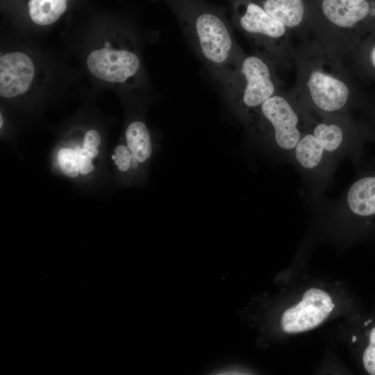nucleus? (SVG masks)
<instances>
[{"label": "nucleus", "mask_w": 375, "mask_h": 375, "mask_svg": "<svg viewBox=\"0 0 375 375\" xmlns=\"http://www.w3.org/2000/svg\"><path fill=\"white\" fill-rule=\"evenodd\" d=\"M38 67L33 58L21 51H8L0 56V96L14 99L28 94L35 83Z\"/></svg>", "instance_id": "nucleus-10"}, {"label": "nucleus", "mask_w": 375, "mask_h": 375, "mask_svg": "<svg viewBox=\"0 0 375 375\" xmlns=\"http://www.w3.org/2000/svg\"><path fill=\"white\" fill-rule=\"evenodd\" d=\"M355 126L348 113L315 117L291 158L308 179L319 189L339 160L356 149Z\"/></svg>", "instance_id": "nucleus-3"}, {"label": "nucleus", "mask_w": 375, "mask_h": 375, "mask_svg": "<svg viewBox=\"0 0 375 375\" xmlns=\"http://www.w3.org/2000/svg\"><path fill=\"white\" fill-rule=\"evenodd\" d=\"M276 69L262 56L245 53L222 84L231 110L244 125L265 101L282 90Z\"/></svg>", "instance_id": "nucleus-6"}, {"label": "nucleus", "mask_w": 375, "mask_h": 375, "mask_svg": "<svg viewBox=\"0 0 375 375\" xmlns=\"http://www.w3.org/2000/svg\"><path fill=\"white\" fill-rule=\"evenodd\" d=\"M86 66L95 78L110 84L133 87L140 82L142 62L133 39L125 35L91 51Z\"/></svg>", "instance_id": "nucleus-9"}, {"label": "nucleus", "mask_w": 375, "mask_h": 375, "mask_svg": "<svg viewBox=\"0 0 375 375\" xmlns=\"http://www.w3.org/2000/svg\"><path fill=\"white\" fill-rule=\"evenodd\" d=\"M335 307L329 294L310 288L295 306L286 310L281 317V328L285 333H297L312 329L321 324Z\"/></svg>", "instance_id": "nucleus-11"}, {"label": "nucleus", "mask_w": 375, "mask_h": 375, "mask_svg": "<svg viewBox=\"0 0 375 375\" xmlns=\"http://www.w3.org/2000/svg\"><path fill=\"white\" fill-rule=\"evenodd\" d=\"M124 142L130 151L138 176L142 182L153 151L152 137L147 124L140 119L130 122L125 129Z\"/></svg>", "instance_id": "nucleus-14"}, {"label": "nucleus", "mask_w": 375, "mask_h": 375, "mask_svg": "<svg viewBox=\"0 0 375 375\" xmlns=\"http://www.w3.org/2000/svg\"><path fill=\"white\" fill-rule=\"evenodd\" d=\"M314 118L290 91L281 90L265 101L244 126L261 146L291 157Z\"/></svg>", "instance_id": "nucleus-4"}, {"label": "nucleus", "mask_w": 375, "mask_h": 375, "mask_svg": "<svg viewBox=\"0 0 375 375\" xmlns=\"http://www.w3.org/2000/svg\"><path fill=\"white\" fill-rule=\"evenodd\" d=\"M231 1H234V0H231Z\"/></svg>", "instance_id": "nucleus-19"}, {"label": "nucleus", "mask_w": 375, "mask_h": 375, "mask_svg": "<svg viewBox=\"0 0 375 375\" xmlns=\"http://www.w3.org/2000/svg\"><path fill=\"white\" fill-rule=\"evenodd\" d=\"M233 23L247 38L256 53L276 69L293 65L292 32L279 20L251 0H234Z\"/></svg>", "instance_id": "nucleus-7"}, {"label": "nucleus", "mask_w": 375, "mask_h": 375, "mask_svg": "<svg viewBox=\"0 0 375 375\" xmlns=\"http://www.w3.org/2000/svg\"><path fill=\"white\" fill-rule=\"evenodd\" d=\"M200 59L222 84L245 55L218 8L202 0H166Z\"/></svg>", "instance_id": "nucleus-2"}, {"label": "nucleus", "mask_w": 375, "mask_h": 375, "mask_svg": "<svg viewBox=\"0 0 375 375\" xmlns=\"http://www.w3.org/2000/svg\"><path fill=\"white\" fill-rule=\"evenodd\" d=\"M294 87L290 90L310 115L348 113L353 90L344 60L310 38L294 47Z\"/></svg>", "instance_id": "nucleus-1"}, {"label": "nucleus", "mask_w": 375, "mask_h": 375, "mask_svg": "<svg viewBox=\"0 0 375 375\" xmlns=\"http://www.w3.org/2000/svg\"><path fill=\"white\" fill-rule=\"evenodd\" d=\"M114 167L124 183L129 185L140 181L132 156L124 142L117 144L111 154Z\"/></svg>", "instance_id": "nucleus-16"}, {"label": "nucleus", "mask_w": 375, "mask_h": 375, "mask_svg": "<svg viewBox=\"0 0 375 375\" xmlns=\"http://www.w3.org/2000/svg\"><path fill=\"white\" fill-rule=\"evenodd\" d=\"M104 138L92 126H78L65 135L51 158L53 171L74 182H86L97 176L103 162Z\"/></svg>", "instance_id": "nucleus-8"}, {"label": "nucleus", "mask_w": 375, "mask_h": 375, "mask_svg": "<svg viewBox=\"0 0 375 375\" xmlns=\"http://www.w3.org/2000/svg\"><path fill=\"white\" fill-rule=\"evenodd\" d=\"M362 362L367 372L375 375V327L370 332L369 344L362 356Z\"/></svg>", "instance_id": "nucleus-17"}, {"label": "nucleus", "mask_w": 375, "mask_h": 375, "mask_svg": "<svg viewBox=\"0 0 375 375\" xmlns=\"http://www.w3.org/2000/svg\"><path fill=\"white\" fill-rule=\"evenodd\" d=\"M308 33L344 60L354 48L355 31L371 12L367 0H310Z\"/></svg>", "instance_id": "nucleus-5"}, {"label": "nucleus", "mask_w": 375, "mask_h": 375, "mask_svg": "<svg viewBox=\"0 0 375 375\" xmlns=\"http://www.w3.org/2000/svg\"><path fill=\"white\" fill-rule=\"evenodd\" d=\"M342 212L360 219L375 218V172L356 179L338 205Z\"/></svg>", "instance_id": "nucleus-12"}, {"label": "nucleus", "mask_w": 375, "mask_h": 375, "mask_svg": "<svg viewBox=\"0 0 375 375\" xmlns=\"http://www.w3.org/2000/svg\"><path fill=\"white\" fill-rule=\"evenodd\" d=\"M67 6V0H28V13L34 24L46 26L58 21Z\"/></svg>", "instance_id": "nucleus-15"}, {"label": "nucleus", "mask_w": 375, "mask_h": 375, "mask_svg": "<svg viewBox=\"0 0 375 375\" xmlns=\"http://www.w3.org/2000/svg\"><path fill=\"white\" fill-rule=\"evenodd\" d=\"M282 22L292 33H308L310 0H251Z\"/></svg>", "instance_id": "nucleus-13"}, {"label": "nucleus", "mask_w": 375, "mask_h": 375, "mask_svg": "<svg viewBox=\"0 0 375 375\" xmlns=\"http://www.w3.org/2000/svg\"><path fill=\"white\" fill-rule=\"evenodd\" d=\"M368 59L371 67L375 69V44L371 47L369 52Z\"/></svg>", "instance_id": "nucleus-18"}]
</instances>
